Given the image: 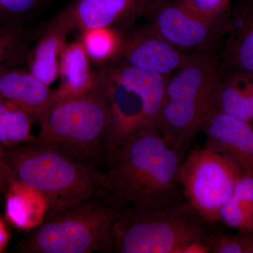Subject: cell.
<instances>
[{
  "label": "cell",
  "instance_id": "cell-1",
  "mask_svg": "<svg viewBox=\"0 0 253 253\" xmlns=\"http://www.w3.org/2000/svg\"><path fill=\"white\" fill-rule=\"evenodd\" d=\"M104 196L118 210L167 207L186 201L179 181L182 163L156 128L126 137L106 154Z\"/></svg>",
  "mask_w": 253,
  "mask_h": 253
},
{
  "label": "cell",
  "instance_id": "cell-2",
  "mask_svg": "<svg viewBox=\"0 0 253 253\" xmlns=\"http://www.w3.org/2000/svg\"><path fill=\"white\" fill-rule=\"evenodd\" d=\"M3 153L13 181L42 195L47 203V214L91 196H104L105 173L94 163L73 159L33 139L5 146Z\"/></svg>",
  "mask_w": 253,
  "mask_h": 253
},
{
  "label": "cell",
  "instance_id": "cell-3",
  "mask_svg": "<svg viewBox=\"0 0 253 253\" xmlns=\"http://www.w3.org/2000/svg\"><path fill=\"white\" fill-rule=\"evenodd\" d=\"M223 71L212 50L198 51L168 79L166 97L156 128L182 156L214 107Z\"/></svg>",
  "mask_w": 253,
  "mask_h": 253
},
{
  "label": "cell",
  "instance_id": "cell-4",
  "mask_svg": "<svg viewBox=\"0 0 253 253\" xmlns=\"http://www.w3.org/2000/svg\"><path fill=\"white\" fill-rule=\"evenodd\" d=\"M189 201L167 207L129 206L121 210L111 234L118 253H184L196 242L208 244L213 233Z\"/></svg>",
  "mask_w": 253,
  "mask_h": 253
},
{
  "label": "cell",
  "instance_id": "cell-5",
  "mask_svg": "<svg viewBox=\"0 0 253 253\" xmlns=\"http://www.w3.org/2000/svg\"><path fill=\"white\" fill-rule=\"evenodd\" d=\"M96 78V85L85 94L53 99L40 118L39 134L33 141L82 162L94 163L100 154L106 155L111 109L104 86Z\"/></svg>",
  "mask_w": 253,
  "mask_h": 253
},
{
  "label": "cell",
  "instance_id": "cell-6",
  "mask_svg": "<svg viewBox=\"0 0 253 253\" xmlns=\"http://www.w3.org/2000/svg\"><path fill=\"white\" fill-rule=\"evenodd\" d=\"M121 210L103 196H91L46 214L18 250L26 253H90L111 251V234Z\"/></svg>",
  "mask_w": 253,
  "mask_h": 253
},
{
  "label": "cell",
  "instance_id": "cell-7",
  "mask_svg": "<svg viewBox=\"0 0 253 253\" xmlns=\"http://www.w3.org/2000/svg\"><path fill=\"white\" fill-rule=\"evenodd\" d=\"M244 173L224 156L198 147L181 163L178 178L186 201L213 224L220 221L221 208Z\"/></svg>",
  "mask_w": 253,
  "mask_h": 253
},
{
  "label": "cell",
  "instance_id": "cell-8",
  "mask_svg": "<svg viewBox=\"0 0 253 253\" xmlns=\"http://www.w3.org/2000/svg\"><path fill=\"white\" fill-rule=\"evenodd\" d=\"M148 15L150 26L180 50L208 49L226 33L229 24L203 19L184 7L180 0H156Z\"/></svg>",
  "mask_w": 253,
  "mask_h": 253
},
{
  "label": "cell",
  "instance_id": "cell-9",
  "mask_svg": "<svg viewBox=\"0 0 253 253\" xmlns=\"http://www.w3.org/2000/svg\"><path fill=\"white\" fill-rule=\"evenodd\" d=\"M166 41L151 26L123 34L118 59L131 67L170 77L191 59Z\"/></svg>",
  "mask_w": 253,
  "mask_h": 253
},
{
  "label": "cell",
  "instance_id": "cell-10",
  "mask_svg": "<svg viewBox=\"0 0 253 253\" xmlns=\"http://www.w3.org/2000/svg\"><path fill=\"white\" fill-rule=\"evenodd\" d=\"M202 130L206 149L227 158L244 172H253V128L251 122L219 112L214 107Z\"/></svg>",
  "mask_w": 253,
  "mask_h": 253
},
{
  "label": "cell",
  "instance_id": "cell-11",
  "mask_svg": "<svg viewBox=\"0 0 253 253\" xmlns=\"http://www.w3.org/2000/svg\"><path fill=\"white\" fill-rule=\"evenodd\" d=\"M96 74L104 86L111 109L107 154L110 149L128 136L151 126L148 123L144 102L135 91L123 84L107 65L102 66Z\"/></svg>",
  "mask_w": 253,
  "mask_h": 253
},
{
  "label": "cell",
  "instance_id": "cell-12",
  "mask_svg": "<svg viewBox=\"0 0 253 253\" xmlns=\"http://www.w3.org/2000/svg\"><path fill=\"white\" fill-rule=\"evenodd\" d=\"M156 0H75L66 8L76 28H115L149 14Z\"/></svg>",
  "mask_w": 253,
  "mask_h": 253
},
{
  "label": "cell",
  "instance_id": "cell-13",
  "mask_svg": "<svg viewBox=\"0 0 253 253\" xmlns=\"http://www.w3.org/2000/svg\"><path fill=\"white\" fill-rule=\"evenodd\" d=\"M54 90L23 66H0V99L18 106L39 121Z\"/></svg>",
  "mask_w": 253,
  "mask_h": 253
},
{
  "label": "cell",
  "instance_id": "cell-14",
  "mask_svg": "<svg viewBox=\"0 0 253 253\" xmlns=\"http://www.w3.org/2000/svg\"><path fill=\"white\" fill-rule=\"evenodd\" d=\"M75 28L71 15L65 7L50 21L36 45L30 50L28 69L47 85L59 77L60 54L66 44L68 35Z\"/></svg>",
  "mask_w": 253,
  "mask_h": 253
},
{
  "label": "cell",
  "instance_id": "cell-15",
  "mask_svg": "<svg viewBox=\"0 0 253 253\" xmlns=\"http://www.w3.org/2000/svg\"><path fill=\"white\" fill-rule=\"evenodd\" d=\"M226 33L223 72L253 73V0H243L231 11Z\"/></svg>",
  "mask_w": 253,
  "mask_h": 253
},
{
  "label": "cell",
  "instance_id": "cell-16",
  "mask_svg": "<svg viewBox=\"0 0 253 253\" xmlns=\"http://www.w3.org/2000/svg\"><path fill=\"white\" fill-rule=\"evenodd\" d=\"M107 66L123 84L140 96L149 126L156 128L169 77L131 67L120 59Z\"/></svg>",
  "mask_w": 253,
  "mask_h": 253
},
{
  "label": "cell",
  "instance_id": "cell-17",
  "mask_svg": "<svg viewBox=\"0 0 253 253\" xmlns=\"http://www.w3.org/2000/svg\"><path fill=\"white\" fill-rule=\"evenodd\" d=\"M60 85L54 90L53 99H64L85 94L97 83L96 73L91 71L90 59L81 41L67 44L59 60Z\"/></svg>",
  "mask_w": 253,
  "mask_h": 253
},
{
  "label": "cell",
  "instance_id": "cell-18",
  "mask_svg": "<svg viewBox=\"0 0 253 253\" xmlns=\"http://www.w3.org/2000/svg\"><path fill=\"white\" fill-rule=\"evenodd\" d=\"M214 108L251 122L253 119V73L223 72L214 96Z\"/></svg>",
  "mask_w": 253,
  "mask_h": 253
},
{
  "label": "cell",
  "instance_id": "cell-19",
  "mask_svg": "<svg viewBox=\"0 0 253 253\" xmlns=\"http://www.w3.org/2000/svg\"><path fill=\"white\" fill-rule=\"evenodd\" d=\"M5 212L8 220L22 230L41 225L48 212L42 195L18 181H13L6 192Z\"/></svg>",
  "mask_w": 253,
  "mask_h": 253
},
{
  "label": "cell",
  "instance_id": "cell-20",
  "mask_svg": "<svg viewBox=\"0 0 253 253\" xmlns=\"http://www.w3.org/2000/svg\"><path fill=\"white\" fill-rule=\"evenodd\" d=\"M219 219L239 233L253 231V172H244L221 208Z\"/></svg>",
  "mask_w": 253,
  "mask_h": 253
},
{
  "label": "cell",
  "instance_id": "cell-21",
  "mask_svg": "<svg viewBox=\"0 0 253 253\" xmlns=\"http://www.w3.org/2000/svg\"><path fill=\"white\" fill-rule=\"evenodd\" d=\"M80 41L89 59L104 66L119 58L123 44V33L115 28H91L82 31Z\"/></svg>",
  "mask_w": 253,
  "mask_h": 253
},
{
  "label": "cell",
  "instance_id": "cell-22",
  "mask_svg": "<svg viewBox=\"0 0 253 253\" xmlns=\"http://www.w3.org/2000/svg\"><path fill=\"white\" fill-rule=\"evenodd\" d=\"M33 121L23 109L0 99V144L5 147L31 141Z\"/></svg>",
  "mask_w": 253,
  "mask_h": 253
},
{
  "label": "cell",
  "instance_id": "cell-23",
  "mask_svg": "<svg viewBox=\"0 0 253 253\" xmlns=\"http://www.w3.org/2000/svg\"><path fill=\"white\" fill-rule=\"evenodd\" d=\"M29 40L20 25L0 26V66L27 64Z\"/></svg>",
  "mask_w": 253,
  "mask_h": 253
},
{
  "label": "cell",
  "instance_id": "cell-24",
  "mask_svg": "<svg viewBox=\"0 0 253 253\" xmlns=\"http://www.w3.org/2000/svg\"><path fill=\"white\" fill-rule=\"evenodd\" d=\"M208 246L211 253H253V231L237 234L213 231Z\"/></svg>",
  "mask_w": 253,
  "mask_h": 253
},
{
  "label": "cell",
  "instance_id": "cell-25",
  "mask_svg": "<svg viewBox=\"0 0 253 253\" xmlns=\"http://www.w3.org/2000/svg\"><path fill=\"white\" fill-rule=\"evenodd\" d=\"M191 13L211 22L227 23L232 0H180Z\"/></svg>",
  "mask_w": 253,
  "mask_h": 253
},
{
  "label": "cell",
  "instance_id": "cell-26",
  "mask_svg": "<svg viewBox=\"0 0 253 253\" xmlns=\"http://www.w3.org/2000/svg\"><path fill=\"white\" fill-rule=\"evenodd\" d=\"M44 0H0V26L20 25L34 13Z\"/></svg>",
  "mask_w": 253,
  "mask_h": 253
},
{
  "label": "cell",
  "instance_id": "cell-27",
  "mask_svg": "<svg viewBox=\"0 0 253 253\" xmlns=\"http://www.w3.org/2000/svg\"><path fill=\"white\" fill-rule=\"evenodd\" d=\"M12 181V177L4 161L3 146L0 144V193L6 194Z\"/></svg>",
  "mask_w": 253,
  "mask_h": 253
},
{
  "label": "cell",
  "instance_id": "cell-28",
  "mask_svg": "<svg viewBox=\"0 0 253 253\" xmlns=\"http://www.w3.org/2000/svg\"><path fill=\"white\" fill-rule=\"evenodd\" d=\"M9 240V234L4 221L0 218V253L3 252L7 246Z\"/></svg>",
  "mask_w": 253,
  "mask_h": 253
},
{
  "label": "cell",
  "instance_id": "cell-29",
  "mask_svg": "<svg viewBox=\"0 0 253 253\" xmlns=\"http://www.w3.org/2000/svg\"><path fill=\"white\" fill-rule=\"evenodd\" d=\"M251 122H252V123H253L252 126H253V119L252 120V121H251Z\"/></svg>",
  "mask_w": 253,
  "mask_h": 253
}]
</instances>
